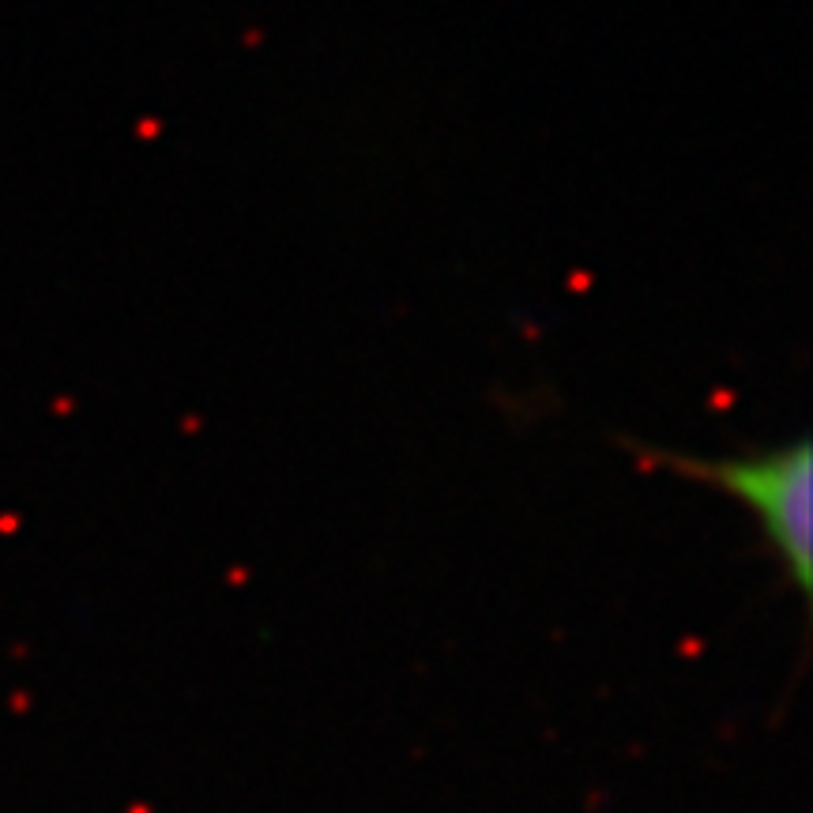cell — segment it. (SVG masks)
Listing matches in <instances>:
<instances>
[{
	"instance_id": "1",
	"label": "cell",
	"mask_w": 813,
	"mask_h": 813,
	"mask_svg": "<svg viewBox=\"0 0 813 813\" xmlns=\"http://www.w3.org/2000/svg\"><path fill=\"white\" fill-rule=\"evenodd\" d=\"M621 445L640 464L690 478L697 486L734 497L753 512L764 547L802 602L813 596V445L810 437H795L772 448H750L742 456H690L674 448L644 441Z\"/></svg>"
}]
</instances>
